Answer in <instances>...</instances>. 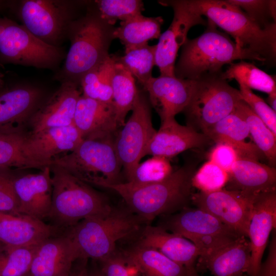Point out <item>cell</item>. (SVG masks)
Returning a JSON list of instances; mask_svg holds the SVG:
<instances>
[{
	"mask_svg": "<svg viewBox=\"0 0 276 276\" xmlns=\"http://www.w3.org/2000/svg\"><path fill=\"white\" fill-rule=\"evenodd\" d=\"M87 260L84 258L79 259L77 260L78 263L77 264H76V261L73 265L68 276H87Z\"/></svg>",
	"mask_w": 276,
	"mask_h": 276,
	"instance_id": "7dc6e473",
	"label": "cell"
},
{
	"mask_svg": "<svg viewBox=\"0 0 276 276\" xmlns=\"http://www.w3.org/2000/svg\"><path fill=\"white\" fill-rule=\"evenodd\" d=\"M276 226V191L264 193L255 199L248 228L250 262L247 274L258 276L270 234Z\"/></svg>",
	"mask_w": 276,
	"mask_h": 276,
	"instance_id": "d6986e66",
	"label": "cell"
},
{
	"mask_svg": "<svg viewBox=\"0 0 276 276\" xmlns=\"http://www.w3.org/2000/svg\"><path fill=\"white\" fill-rule=\"evenodd\" d=\"M140 220L137 216L112 210L105 216L81 220L68 233L81 258L102 261L114 252L118 241L137 232Z\"/></svg>",
	"mask_w": 276,
	"mask_h": 276,
	"instance_id": "52a82bcc",
	"label": "cell"
},
{
	"mask_svg": "<svg viewBox=\"0 0 276 276\" xmlns=\"http://www.w3.org/2000/svg\"><path fill=\"white\" fill-rule=\"evenodd\" d=\"M189 1L196 12L230 35L239 47L258 54L266 62H275L276 24L263 29L227 0Z\"/></svg>",
	"mask_w": 276,
	"mask_h": 276,
	"instance_id": "277c9868",
	"label": "cell"
},
{
	"mask_svg": "<svg viewBox=\"0 0 276 276\" xmlns=\"http://www.w3.org/2000/svg\"><path fill=\"white\" fill-rule=\"evenodd\" d=\"M95 3L102 19L113 26L117 20L124 21L142 14L144 5L140 0H99Z\"/></svg>",
	"mask_w": 276,
	"mask_h": 276,
	"instance_id": "f35d334b",
	"label": "cell"
},
{
	"mask_svg": "<svg viewBox=\"0 0 276 276\" xmlns=\"http://www.w3.org/2000/svg\"><path fill=\"white\" fill-rule=\"evenodd\" d=\"M122 256L137 276H188L195 270L178 264L155 249L137 245Z\"/></svg>",
	"mask_w": 276,
	"mask_h": 276,
	"instance_id": "f1b7e54d",
	"label": "cell"
},
{
	"mask_svg": "<svg viewBox=\"0 0 276 276\" xmlns=\"http://www.w3.org/2000/svg\"><path fill=\"white\" fill-rule=\"evenodd\" d=\"M114 135L84 138L74 150L53 160L50 166L61 168L88 185L102 188L118 183L122 167L114 147Z\"/></svg>",
	"mask_w": 276,
	"mask_h": 276,
	"instance_id": "8992f818",
	"label": "cell"
},
{
	"mask_svg": "<svg viewBox=\"0 0 276 276\" xmlns=\"http://www.w3.org/2000/svg\"><path fill=\"white\" fill-rule=\"evenodd\" d=\"M66 54L62 48L42 42L22 25L0 16V64L56 68Z\"/></svg>",
	"mask_w": 276,
	"mask_h": 276,
	"instance_id": "9c48e42d",
	"label": "cell"
},
{
	"mask_svg": "<svg viewBox=\"0 0 276 276\" xmlns=\"http://www.w3.org/2000/svg\"><path fill=\"white\" fill-rule=\"evenodd\" d=\"M17 14L22 25L48 45L60 48L73 17L71 3L65 1L23 0Z\"/></svg>",
	"mask_w": 276,
	"mask_h": 276,
	"instance_id": "30bf717a",
	"label": "cell"
},
{
	"mask_svg": "<svg viewBox=\"0 0 276 276\" xmlns=\"http://www.w3.org/2000/svg\"><path fill=\"white\" fill-rule=\"evenodd\" d=\"M188 276H199L196 274L195 270L191 272Z\"/></svg>",
	"mask_w": 276,
	"mask_h": 276,
	"instance_id": "f5cc1de1",
	"label": "cell"
},
{
	"mask_svg": "<svg viewBox=\"0 0 276 276\" xmlns=\"http://www.w3.org/2000/svg\"><path fill=\"white\" fill-rule=\"evenodd\" d=\"M24 131H0V168L13 170L44 167L28 158L24 153Z\"/></svg>",
	"mask_w": 276,
	"mask_h": 276,
	"instance_id": "e575fe53",
	"label": "cell"
},
{
	"mask_svg": "<svg viewBox=\"0 0 276 276\" xmlns=\"http://www.w3.org/2000/svg\"><path fill=\"white\" fill-rule=\"evenodd\" d=\"M114 28L101 18L98 10L88 11L75 19L67 33L70 47L63 65L54 76L55 80L79 86L85 74L110 56L108 51L114 39Z\"/></svg>",
	"mask_w": 276,
	"mask_h": 276,
	"instance_id": "7a4b0ae2",
	"label": "cell"
},
{
	"mask_svg": "<svg viewBox=\"0 0 276 276\" xmlns=\"http://www.w3.org/2000/svg\"><path fill=\"white\" fill-rule=\"evenodd\" d=\"M195 80L176 77H152L143 85L161 121L182 112L192 95Z\"/></svg>",
	"mask_w": 276,
	"mask_h": 276,
	"instance_id": "ffe728a7",
	"label": "cell"
},
{
	"mask_svg": "<svg viewBox=\"0 0 276 276\" xmlns=\"http://www.w3.org/2000/svg\"><path fill=\"white\" fill-rule=\"evenodd\" d=\"M0 242L10 246L40 244L54 236L57 226L28 215L0 213Z\"/></svg>",
	"mask_w": 276,
	"mask_h": 276,
	"instance_id": "7402d4cb",
	"label": "cell"
},
{
	"mask_svg": "<svg viewBox=\"0 0 276 276\" xmlns=\"http://www.w3.org/2000/svg\"><path fill=\"white\" fill-rule=\"evenodd\" d=\"M13 170L0 168V213L19 215L18 201L14 186Z\"/></svg>",
	"mask_w": 276,
	"mask_h": 276,
	"instance_id": "7bdbcfd3",
	"label": "cell"
},
{
	"mask_svg": "<svg viewBox=\"0 0 276 276\" xmlns=\"http://www.w3.org/2000/svg\"><path fill=\"white\" fill-rule=\"evenodd\" d=\"M258 276H276V236L271 240L268 255L265 262L261 265Z\"/></svg>",
	"mask_w": 276,
	"mask_h": 276,
	"instance_id": "bcb514c9",
	"label": "cell"
},
{
	"mask_svg": "<svg viewBox=\"0 0 276 276\" xmlns=\"http://www.w3.org/2000/svg\"><path fill=\"white\" fill-rule=\"evenodd\" d=\"M39 245L15 247L3 244L0 248V276L26 275Z\"/></svg>",
	"mask_w": 276,
	"mask_h": 276,
	"instance_id": "8d00e7d4",
	"label": "cell"
},
{
	"mask_svg": "<svg viewBox=\"0 0 276 276\" xmlns=\"http://www.w3.org/2000/svg\"><path fill=\"white\" fill-rule=\"evenodd\" d=\"M164 6L173 8L174 17L169 27L159 37L156 44L155 65L159 68L160 76L175 77V60L180 47L187 38L189 30L193 26L207 22L196 12L189 0L159 1Z\"/></svg>",
	"mask_w": 276,
	"mask_h": 276,
	"instance_id": "7c38bea8",
	"label": "cell"
},
{
	"mask_svg": "<svg viewBox=\"0 0 276 276\" xmlns=\"http://www.w3.org/2000/svg\"><path fill=\"white\" fill-rule=\"evenodd\" d=\"M44 94L34 84L10 82L7 75L0 89V131H24V126L44 100Z\"/></svg>",
	"mask_w": 276,
	"mask_h": 276,
	"instance_id": "5bb4252c",
	"label": "cell"
},
{
	"mask_svg": "<svg viewBox=\"0 0 276 276\" xmlns=\"http://www.w3.org/2000/svg\"><path fill=\"white\" fill-rule=\"evenodd\" d=\"M195 167L192 164L185 165L165 180L150 184L118 182L102 188L116 192L138 217L149 221L160 214L186 208L193 194L192 179Z\"/></svg>",
	"mask_w": 276,
	"mask_h": 276,
	"instance_id": "6da1fadb",
	"label": "cell"
},
{
	"mask_svg": "<svg viewBox=\"0 0 276 276\" xmlns=\"http://www.w3.org/2000/svg\"><path fill=\"white\" fill-rule=\"evenodd\" d=\"M239 84L242 100L276 135V112L251 89L242 84Z\"/></svg>",
	"mask_w": 276,
	"mask_h": 276,
	"instance_id": "b9f144b4",
	"label": "cell"
},
{
	"mask_svg": "<svg viewBox=\"0 0 276 276\" xmlns=\"http://www.w3.org/2000/svg\"><path fill=\"white\" fill-rule=\"evenodd\" d=\"M83 140L79 130L72 125L26 133L23 147L28 158L45 167L74 150Z\"/></svg>",
	"mask_w": 276,
	"mask_h": 276,
	"instance_id": "9a60e30c",
	"label": "cell"
},
{
	"mask_svg": "<svg viewBox=\"0 0 276 276\" xmlns=\"http://www.w3.org/2000/svg\"><path fill=\"white\" fill-rule=\"evenodd\" d=\"M222 79H235L247 88L269 95L276 92L275 76L268 74L254 64L241 60L231 63L221 74Z\"/></svg>",
	"mask_w": 276,
	"mask_h": 276,
	"instance_id": "836d02e7",
	"label": "cell"
},
{
	"mask_svg": "<svg viewBox=\"0 0 276 276\" xmlns=\"http://www.w3.org/2000/svg\"><path fill=\"white\" fill-rule=\"evenodd\" d=\"M13 186L18 201V214L41 220L49 217L53 191L50 166L38 173L14 174Z\"/></svg>",
	"mask_w": 276,
	"mask_h": 276,
	"instance_id": "ac0fdd59",
	"label": "cell"
},
{
	"mask_svg": "<svg viewBox=\"0 0 276 276\" xmlns=\"http://www.w3.org/2000/svg\"><path fill=\"white\" fill-rule=\"evenodd\" d=\"M137 245L155 249L173 261L190 270L199 256L195 245L188 239L162 226H147L143 231Z\"/></svg>",
	"mask_w": 276,
	"mask_h": 276,
	"instance_id": "cb8c5ba5",
	"label": "cell"
},
{
	"mask_svg": "<svg viewBox=\"0 0 276 276\" xmlns=\"http://www.w3.org/2000/svg\"><path fill=\"white\" fill-rule=\"evenodd\" d=\"M250 254L249 240L240 236L199 261L214 276H244L249 268Z\"/></svg>",
	"mask_w": 276,
	"mask_h": 276,
	"instance_id": "484cf974",
	"label": "cell"
},
{
	"mask_svg": "<svg viewBox=\"0 0 276 276\" xmlns=\"http://www.w3.org/2000/svg\"><path fill=\"white\" fill-rule=\"evenodd\" d=\"M228 174L227 190L253 197L276 191L275 168L258 160L239 158Z\"/></svg>",
	"mask_w": 276,
	"mask_h": 276,
	"instance_id": "603a6c76",
	"label": "cell"
},
{
	"mask_svg": "<svg viewBox=\"0 0 276 276\" xmlns=\"http://www.w3.org/2000/svg\"><path fill=\"white\" fill-rule=\"evenodd\" d=\"M11 1L0 0V13L7 9H10Z\"/></svg>",
	"mask_w": 276,
	"mask_h": 276,
	"instance_id": "f907efd6",
	"label": "cell"
},
{
	"mask_svg": "<svg viewBox=\"0 0 276 276\" xmlns=\"http://www.w3.org/2000/svg\"><path fill=\"white\" fill-rule=\"evenodd\" d=\"M238 7L263 29L276 24V1L273 0H227Z\"/></svg>",
	"mask_w": 276,
	"mask_h": 276,
	"instance_id": "60d3db41",
	"label": "cell"
},
{
	"mask_svg": "<svg viewBox=\"0 0 276 276\" xmlns=\"http://www.w3.org/2000/svg\"><path fill=\"white\" fill-rule=\"evenodd\" d=\"M3 70L4 66L0 64V89L3 86L7 76L6 73Z\"/></svg>",
	"mask_w": 276,
	"mask_h": 276,
	"instance_id": "681fc988",
	"label": "cell"
},
{
	"mask_svg": "<svg viewBox=\"0 0 276 276\" xmlns=\"http://www.w3.org/2000/svg\"><path fill=\"white\" fill-rule=\"evenodd\" d=\"M246 122L252 140L268 162L269 166L276 165V135L252 111L242 100L234 110Z\"/></svg>",
	"mask_w": 276,
	"mask_h": 276,
	"instance_id": "1f68e13d",
	"label": "cell"
},
{
	"mask_svg": "<svg viewBox=\"0 0 276 276\" xmlns=\"http://www.w3.org/2000/svg\"><path fill=\"white\" fill-rule=\"evenodd\" d=\"M228 173L210 160L203 164L195 172L192 179L193 187L203 193H211L221 190L226 186Z\"/></svg>",
	"mask_w": 276,
	"mask_h": 276,
	"instance_id": "ab89813d",
	"label": "cell"
},
{
	"mask_svg": "<svg viewBox=\"0 0 276 276\" xmlns=\"http://www.w3.org/2000/svg\"><path fill=\"white\" fill-rule=\"evenodd\" d=\"M164 22L161 16L145 17L142 14L121 21L114 28V39H119L125 48L147 43L160 36V28Z\"/></svg>",
	"mask_w": 276,
	"mask_h": 276,
	"instance_id": "f546056e",
	"label": "cell"
},
{
	"mask_svg": "<svg viewBox=\"0 0 276 276\" xmlns=\"http://www.w3.org/2000/svg\"><path fill=\"white\" fill-rule=\"evenodd\" d=\"M239 158L236 150L232 146L224 143H217L209 154V160L228 173L231 172Z\"/></svg>",
	"mask_w": 276,
	"mask_h": 276,
	"instance_id": "ee69618b",
	"label": "cell"
},
{
	"mask_svg": "<svg viewBox=\"0 0 276 276\" xmlns=\"http://www.w3.org/2000/svg\"><path fill=\"white\" fill-rule=\"evenodd\" d=\"M156 132L152 124L149 103L145 95L138 91L131 115L114 139L116 151L127 182L141 158L146 155L148 145Z\"/></svg>",
	"mask_w": 276,
	"mask_h": 276,
	"instance_id": "8fae6325",
	"label": "cell"
},
{
	"mask_svg": "<svg viewBox=\"0 0 276 276\" xmlns=\"http://www.w3.org/2000/svg\"><path fill=\"white\" fill-rule=\"evenodd\" d=\"M155 50L156 45H149L147 43L125 48L123 56L114 55V57L116 61L127 70L143 86L152 77Z\"/></svg>",
	"mask_w": 276,
	"mask_h": 276,
	"instance_id": "d590c367",
	"label": "cell"
},
{
	"mask_svg": "<svg viewBox=\"0 0 276 276\" xmlns=\"http://www.w3.org/2000/svg\"><path fill=\"white\" fill-rule=\"evenodd\" d=\"M205 135L216 143L232 146L239 158L258 161L265 158L254 143L246 122L234 111L216 123Z\"/></svg>",
	"mask_w": 276,
	"mask_h": 276,
	"instance_id": "83f0119b",
	"label": "cell"
},
{
	"mask_svg": "<svg viewBox=\"0 0 276 276\" xmlns=\"http://www.w3.org/2000/svg\"><path fill=\"white\" fill-rule=\"evenodd\" d=\"M25 276H28V275H27V274L26 275H25Z\"/></svg>",
	"mask_w": 276,
	"mask_h": 276,
	"instance_id": "11a10c76",
	"label": "cell"
},
{
	"mask_svg": "<svg viewBox=\"0 0 276 276\" xmlns=\"http://www.w3.org/2000/svg\"><path fill=\"white\" fill-rule=\"evenodd\" d=\"M244 59L266 62L251 51L241 48L229 36L208 21L205 31L198 37L187 38L175 65L176 77L196 80L205 75L220 74L223 65Z\"/></svg>",
	"mask_w": 276,
	"mask_h": 276,
	"instance_id": "3957f363",
	"label": "cell"
},
{
	"mask_svg": "<svg viewBox=\"0 0 276 276\" xmlns=\"http://www.w3.org/2000/svg\"><path fill=\"white\" fill-rule=\"evenodd\" d=\"M53 187L48 218L56 226H73L84 219L103 217L112 210L105 197L63 169L51 166Z\"/></svg>",
	"mask_w": 276,
	"mask_h": 276,
	"instance_id": "5b68a950",
	"label": "cell"
},
{
	"mask_svg": "<svg viewBox=\"0 0 276 276\" xmlns=\"http://www.w3.org/2000/svg\"><path fill=\"white\" fill-rule=\"evenodd\" d=\"M2 245H3V243L0 242V247L2 246Z\"/></svg>",
	"mask_w": 276,
	"mask_h": 276,
	"instance_id": "db71d44e",
	"label": "cell"
},
{
	"mask_svg": "<svg viewBox=\"0 0 276 276\" xmlns=\"http://www.w3.org/2000/svg\"><path fill=\"white\" fill-rule=\"evenodd\" d=\"M87 276H105L103 272L101 271H95L94 272H90L89 273L88 272Z\"/></svg>",
	"mask_w": 276,
	"mask_h": 276,
	"instance_id": "816d5d0a",
	"label": "cell"
},
{
	"mask_svg": "<svg viewBox=\"0 0 276 276\" xmlns=\"http://www.w3.org/2000/svg\"><path fill=\"white\" fill-rule=\"evenodd\" d=\"M74 125L83 139L103 134H115L120 126L112 103L99 101L81 95Z\"/></svg>",
	"mask_w": 276,
	"mask_h": 276,
	"instance_id": "d4e9b609",
	"label": "cell"
},
{
	"mask_svg": "<svg viewBox=\"0 0 276 276\" xmlns=\"http://www.w3.org/2000/svg\"><path fill=\"white\" fill-rule=\"evenodd\" d=\"M267 101L270 107L275 111H276V92L268 95Z\"/></svg>",
	"mask_w": 276,
	"mask_h": 276,
	"instance_id": "c3c4849f",
	"label": "cell"
},
{
	"mask_svg": "<svg viewBox=\"0 0 276 276\" xmlns=\"http://www.w3.org/2000/svg\"><path fill=\"white\" fill-rule=\"evenodd\" d=\"M114 63L113 56L85 74L79 87L82 95L99 101L112 103L111 78Z\"/></svg>",
	"mask_w": 276,
	"mask_h": 276,
	"instance_id": "d6a6232c",
	"label": "cell"
},
{
	"mask_svg": "<svg viewBox=\"0 0 276 276\" xmlns=\"http://www.w3.org/2000/svg\"><path fill=\"white\" fill-rule=\"evenodd\" d=\"M173 172L168 158L152 156L140 163L127 182L134 185H144L159 182L168 178Z\"/></svg>",
	"mask_w": 276,
	"mask_h": 276,
	"instance_id": "74e56055",
	"label": "cell"
},
{
	"mask_svg": "<svg viewBox=\"0 0 276 276\" xmlns=\"http://www.w3.org/2000/svg\"><path fill=\"white\" fill-rule=\"evenodd\" d=\"M81 95L78 85L70 82L61 83L57 90L44 100L31 117L28 123L31 132L74 125L77 104Z\"/></svg>",
	"mask_w": 276,
	"mask_h": 276,
	"instance_id": "e0dca14e",
	"label": "cell"
},
{
	"mask_svg": "<svg viewBox=\"0 0 276 276\" xmlns=\"http://www.w3.org/2000/svg\"><path fill=\"white\" fill-rule=\"evenodd\" d=\"M211 140L191 126L179 124L175 117L161 121V125L151 139L147 155L169 158L190 149L201 148Z\"/></svg>",
	"mask_w": 276,
	"mask_h": 276,
	"instance_id": "44dd1931",
	"label": "cell"
},
{
	"mask_svg": "<svg viewBox=\"0 0 276 276\" xmlns=\"http://www.w3.org/2000/svg\"><path fill=\"white\" fill-rule=\"evenodd\" d=\"M162 227L189 240L210 235H238L212 214L197 208H183L167 219Z\"/></svg>",
	"mask_w": 276,
	"mask_h": 276,
	"instance_id": "4316f807",
	"label": "cell"
},
{
	"mask_svg": "<svg viewBox=\"0 0 276 276\" xmlns=\"http://www.w3.org/2000/svg\"><path fill=\"white\" fill-rule=\"evenodd\" d=\"M221 74L205 75L195 80L190 101L183 112L187 125L205 133L234 112L242 97Z\"/></svg>",
	"mask_w": 276,
	"mask_h": 276,
	"instance_id": "ba28073f",
	"label": "cell"
},
{
	"mask_svg": "<svg viewBox=\"0 0 276 276\" xmlns=\"http://www.w3.org/2000/svg\"><path fill=\"white\" fill-rule=\"evenodd\" d=\"M112 78L111 88L112 103L116 109L120 127L125 123V118L132 110L138 90L134 77L122 65L114 59Z\"/></svg>",
	"mask_w": 276,
	"mask_h": 276,
	"instance_id": "4dcf8cb0",
	"label": "cell"
},
{
	"mask_svg": "<svg viewBox=\"0 0 276 276\" xmlns=\"http://www.w3.org/2000/svg\"><path fill=\"white\" fill-rule=\"evenodd\" d=\"M101 262V271L105 276H137L135 270L126 263L122 255L114 252Z\"/></svg>",
	"mask_w": 276,
	"mask_h": 276,
	"instance_id": "f6af8a7d",
	"label": "cell"
},
{
	"mask_svg": "<svg viewBox=\"0 0 276 276\" xmlns=\"http://www.w3.org/2000/svg\"><path fill=\"white\" fill-rule=\"evenodd\" d=\"M80 251L68 232L51 237L37 247L28 276H68Z\"/></svg>",
	"mask_w": 276,
	"mask_h": 276,
	"instance_id": "2e32d148",
	"label": "cell"
},
{
	"mask_svg": "<svg viewBox=\"0 0 276 276\" xmlns=\"http://www.w3.org/2000/svg\"><path fill=\"white\" fill-rule=\"evenodd\" d=\"M257 197L223 188L211 193L193 194L191 200L197 208L212 214L238 235L247 237L253 203Z\"/></svg>",
	"mask_w": 276,
	"mask_h": 276,
	"instance_id": "4fadbf2b",
	"label": "cell"
}]
</instances>
